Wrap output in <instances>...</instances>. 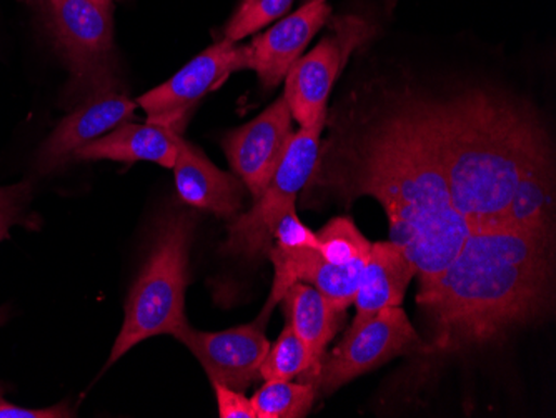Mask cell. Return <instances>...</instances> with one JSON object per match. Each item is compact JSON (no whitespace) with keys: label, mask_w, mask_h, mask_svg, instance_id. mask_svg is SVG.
<instances>
[{"label":"cell","mask_w":556,"mask_h":418,"mask_svg":"<svg viewBox=\"0 0 556 418\" xmlns=\"http://www.w3.org/2000/svg\"><path fill=\"white\" fill-rule=\"evenodd\" d=\"M336 176L345 192L370 195L386 208L390 242L414 264L421 287L435 280L470 233L455 211L445 172L414 101L343 147Z\"/></svg>","instance_id":"obj_1"},{"label":"cell","mask_w":556,"mask_h":418,"mask_svg":"<svg viewBox=\"0 0 556 418\" xmlns=\"http://www.w3.org/2000/svg\"><path fill=\"white\" fill-rule=\"evenodd\" d=\"M552 233L470 230L435 280L418 290L432 318L437 351H460L507 335L546 308Z\"/></svg>","instance_id":"obj_2"},{"label":"cell","mask_w":556,"mask_h":418,"mask_svg":"<svg viewBox=\"0 0 556 418\" xmlns=\"http://www.w3.org/2000/svg\"><path fill=\"white\" fill-rule=\"evenodd\" d=\"M414 102L435 145L455 211L471 230L500 227L523 172L552 159L535 115L482 90L446 102Z\"/></svg>","instance_id":"obj_3"},{"label":"cell","mask_w":556,"mask_h":418,"mask_svg":"<svg viewBox=\"0 0 556 418\" xmlns=\"http://www.w3.org/2000/svg\"><path fill=\"white\" fill-rule=\"evenodd\" d=\"M193 220L168 215L155 232L149 257L125 302V317L108 365L121 360L143 340L174 335L186 326L187 268Z\"/></svg>","instance_id":"obj_4"},{"label":"cell","mask_w":556,"mask_h":418,"mask_svg":"<svg viewBox=\"0 0 556 418\" xmlns=\"http://www.w3.org/2000/svg\"><path fill=\"white\" fill-rule=\"evenodd\" d=\"M327 118V117H325ZM325 118L311 127L293 132L282 161L264 192L255 199L254 207L237 215L230 224L224 252L237 257L255 258L270 251L271 233L278 218L295 207L296 195L314 179L320 161V136Z\"/></svg>","instance_id":"obj_5"},{"label":"cell","mask_w":556,"mask_h":418,"mask_svg":"<svg viewBox=\"0 0 556 418\" xmlns=\"http://www.w3.org/2000/svg\"><path fill=\"white\" fill-rule=\"evenodd\" d=\"M50 33L64 58L75 92L87 93L115 79L114 2L49 0Z\"/></svg>","instance_id":"obj_6"},{"label":"cell","mask_w":556,"mask_h":418,"mask_svg":"<svg viewBox=\"0 0 556 418\" xmlns=\"http://www.w3.org/2000/svg\"><path fill=\"white\" fill-rule=\"evenodd\" d=\"M420 345V337L402 307L383 308L358 329L346 330L336 351L321 358L314 385L324 393L336 392L399 355Z\"/></svg>","instance_id":"obj_7"},{"label":"cell","mask_w":556,"mask_h":418,"mask_svg":"<svg viewBox=\"0 0 556 418\" xmlns=\"http://www.w3.org/2000/svg\"><path fill=\"white\" fill-rule=\"evenodd\" d=\"M370 27L361 18L337 21L336 36L325 37L314 51L296 59L287 72L286 99L293 121L300 127H311L327 117V101L355 47L367 39Z\"/></svg>","instance_id":"obj_8"},{"label":"cell","mask_w":556,"mask_h":418,"mask_svg":"<svg viewBox=\"0 0 556 418\" xmlns=\"http://www.w3.org/2000/svg\"><path fill=\"white\" fill-rule=\"evenodd\" d=\"M249 65V46L220 40L184 65L167 83L142 93L137 105L146 112L147 121L182 130L187 112L202 97L217 89L230 74L245 71Z\"/></svg>","instance_id":"obj_9"},{"label":"cell","mask_w":556,"mask_h":418,"mask_svg":"<svg viewBox=\"0 0 556 418\" xmlns=\"http://www.w3.org/2000/svg\"><path fill=\"white\" fill-rule=\"evenodd\" d=\"M267 318V312H262L255 322L222 332H202L186 324L174 337L195 355L212 383L243 392L262 379V362L270 349L265 337Z\"/></svg>","instance_id":"obj_10"},{"label":"cell","mask_w":556,"mask_h":418,"mask_svg":"<svg viewBox=\"0 0 556 418\" xmlns=\"http://www.w3.org/2000/svg\"><path fill=\"white\" fill-rule=\"evenodd\" d=\"M292 136V114L280 97L254 121L230 130L222 140L230 167L254 201L270 182Z\"/></svg>","instance_id":"obj_11"},{"label":"cell","mask_w":556,"mask_h":418,"mask_svg":"<svg viewBox=\"0 0 556 418\" xmlns=\"http://www.w3.org/2000/svg\"><path fill=\"white\" fill-rule=\"evenodd\" d=\"M136 101L118 90V84L102 86L86 96L83 104L68 114L42 143L37 167L42 174L58 170L74 161L75 152L100 139L136 114Z\"/></svg>","instance_id":"obj_12"},{"label":"cell","mask_w":556,"mask_h":418,"mask_svg":"<svg viewBox=\"0 0 556 418\" xmlns=\"http://www.w3.org/2000/svg\"><path fill=\"white\" fill-rule=\"evenodd\" d=\"M330 17L332 8L327 0H308L249 43V68L255 71L265 89L283 83L287 72Z\"/></svg>","instance_id":"obj_13"},{"label":"cell","mask_w":556,"mask_h":418,"mask_svg":"<svg viewBox=\"0 0 556 418\" xmlns=\"http://www.w3.org/2000/svg\"><path fill=\"white\" fill-rule=\"evenodd\" d=\"M175 189L184 204L217 217H236L243 205L242 180L215 167L204 152L179 137L174 164Z\"/></svg>","instance_id":"obj_14"},{"label":"cell","mask_w":556,"mask_h":418,"mask_svg":"<svg viewBox=\"0 0 556 418\" xmlns=\"http://www.w3.org/2000/svg\"><path fill=\"white\" fill-rule=\"evenodd\" d=\"M182 130L155 122H124L111 132L75 152L74 161L152 162L172 168Z\"/></svg>","instance_id":"obj_15"},{"label":"cell","mask_w":556,"mask_h":418,"mask_svg":"<svg viewBox=\"0 0 556 418\" xmlns=\"http://www.w3.org/2000/svg\"><path fill=\"white\" fill-rule=\"evenodd\" d=\"M417 276L407 254L393 242L371 243L361 289L353 301L357 314L349 330L358 329L383 308L402 307L408 283Z\"/></svg>","instance_id":"obj_16"},{"label":"cell","mask_w":556,"mask_h":418,"mask_svg":"<svg viewBox=\"0 0 556 418\" xmlns=\"http://www.w3.org/2000/svg\"><path fill=\"white\" fill-rule=\"evenodd\" d=\"M282 301L286 302L290 327L307 347L318 370L325 349L339 330L343 312L337 311L324 293L305 282L290 286Z\"/></svg>","instance_id":"obj_17"},{"label":"cell","mask_w":556,"mask_h":418,"mask_svg":"<svg viewBox=\"0 0 556 418\" xmlns=\"http://www.w3.org/2000/svg\"><path fill=\"white\" fill-rule=\"evenodd\" d=\"M555 186L553 161L540 162L523 172L496 229L552 233Z\"/></svg>","instance_id":"obj_18"},{"label":"cell","mask_w":556,"mask_h":418,"mask_svg":"<svg viewBox=\"0 0 556 418\" xmlns=\"http://www.w3.org/2000/svg\"><path fill=\"white\" fill-rule=\"evenodd\" d=\"M317 392L311 382L265 380V385L250 401L257 418H302L311 411Z\"/></svg>","instance_id":"obj_19"},{"label":"cell","mask_w":556,"mask_h":418,"mask_svg":"<svg viewBox=\"0 0 556 418\" xmlns=\"http://www.w3.org/2000/svg\"><path fill=\"white\" fill-rule=\"evenodd\" d=\"M317 365L312 360L307 347L287 324L277 342L270 345L264 362H262L261 377L264 380H293L296 377L303 382H314Z\"/></svg>","instance_id":"obj_20"},{"label":"cell","mask_w":556,"mask_h":418,"mask_svg":"<svg viewBox=\"0 0 556 418\" xmlns=\"http://www.w3.org/2000/svg\"><path fill=\"white\" fill-rule=\"evenodd\" d=\"M318 252L332 265H350L368 261L371 243L346 217H337L317 233Z\"/></svg>","instance_id":"obj_21"},{"label":"cell","mask_w":556,"mask_h":418,"mask_svg":"<svg viewBox=\"0 0 556 418\" xmlns=\"http://www.w3.org/2000/svg\"><path fill=\"white\" fill-rule=\"evenodd\" d=\"M292 4L293 0H240L239 8L225 26V39L239 43L277 18H282Z\"/></svg>","instance_id":"obj_22"},{"label":"cell","mask_w":556,"mask_h":418,"mask_svg":"<svg viewBox=\"0 0 556 418\" xmlns=\"http://www.w3.org/2000/svg\"><path fill=\"white\" fill-rule=\"evenodd\" d=\"M33 201V182L15 183V186H0V242L11 237L14 226L37 230L40 226L36 214H30L29 205Z\"/></svg>","instance_id":"obj_23"},{"label":"cell","mask_w":556,"mask_h":418,"mask_svg":"<svg viewBox=\"0 0 556 418\" xmlns=\"http://www.w3.org/2000/svg\"><path fill=\"white\" fill-rule=\"evenodd\" d=\"M271 240H274L271 245H277L280 249H290V251L315 249L318 251L317 233L312 232L307 226L300 223L295 207L290 208L282 217L278 218Z\"/></svg>","instance_id":"obj_24"},{"label":"cell","mask_w":556,"mask_h":418,"mask_svg":"<svg viewBox=\"0 0 556 418\" xmlns=\"http://www.w3.org/2000/svg\"><path fill=\"white\" fill-rule=\"evenodd\" d=\"M217 397L218 417L222 418H257L252 401L243 395L239 390L230 387L212 383Z\"/></svg>","instance_id":"obj_25"},{"label":"cell","mask_w":556,"mask_h":418,"mask_svg":"<svg viewBox=\"0 0 556 418\" xmlns=\"http://www.w3.org/2000/svg\"><path fill=\"white\" fill-rule=\"evenodd\" d=\"M74 417L65 402L47 408L18 407L0 392V418H68Z\"/></svg>","instance_id":"obj_26"},{"label":"cell","mask_w":556,"mask_h":418,"mask_svg":"<svg viewBox=\"0 0 556 418\" xmlns=\"http://www.w3.org/2000/svg\"><path fill=\"white\" fill-rule=\"evenodd\" d=\"M5 320H8V311L0 308V326H4Z\"/></svg>","instance_id":"obj_27"}]
</instances>
